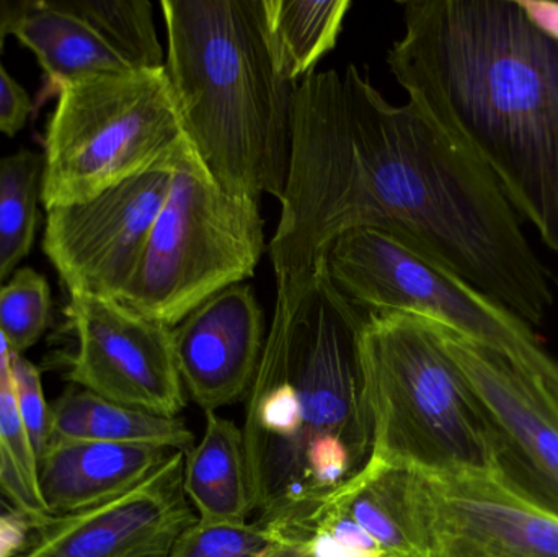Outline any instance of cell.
Here are the masks:
<instances>
[{"label":"cell","instance_id":"cell-1","mask_svg":"<svg viewBox=\"0 0 558 557\" xmlns=\"http://www.w3.org/2000/svg\"><path fill=\"white\" fill-rule=\"evenodd\" d=\"M267 245L278 288L294 287L353 229L405 242L541 326L554 275L487 169L413 104L392 105L353 64L295 85L291 156Z\"/></svg>","mask_w":558,"mask_h":557},{"label":"cell","instance_id":"cell-2","mask_svg":"<svg viewBox=\"0 0 558 557\" xmlns=\"http://www.w3.org/2000/svg\"><path fill=\"white\" fill-rule=\"evenodd\" d=\"M387 64L558 254V45L518 0H407Z\"/></svg>","mask_w":558,"mask_h":557},{"label":"cell","instance_id":"cell-3","mask_svg":"<svg viewBox=\"0 0 558 557\" xmlns=\"http://www.w3.org/2000/svg\"><path fill=\"white\" fill-rule=\"evenodd\" d=\"M363 320L325 257L301 283L277 288L242 427L254 512L265 525L298 523L369 461Z\"/></svg>","mask_w":558,"mask_h":557},{"label":"cell","instance_id":"cell-4","mask_svg":"<svg viewBox=\"0 0 558 557\" xmlns=\"http://www.w3.org/2000/svg\"><path fill=\"white\" fill-rule=\"evenodd\" d=\"M166 72L190 146L232 196L279 202L295 85L279 75L265 0H162Z\"/></svg>","mask_w":558,"mask_h":557},{"label":"cell","instance_id":"cell-5","mask_svg":"<svg viewBox=\"0 0 558 557\" xmlns=\"http://www.w3.org/2000/svg\"><path fill=\"white\" fill-rule=\"evenodd\" d=\"M360 359L371 458L428 474H492L487 415L439 326L366 313Z\"/></svg>","mask_w":558,"mask_h":557},{"label":"cell","instance_id":"cell-6","mask_svg":"<svg viewBox=\"0 0 558 557\" xmlns=\"http://www.w3.org/2000/svg\"><path fill=\"white\" fill-rule=\"evenodd\" d=\"M192 150L166 68L69 82L45 136L46 211L85 202L124 180L175 169Z\"/></svg>","mask_w":558,"mask_h":557},{"label":"cell","instance_id":"cell-7","mask_svg":"<svg viewBox=\"0 0 558 557\" xmlns=\"http://www.w3.org/2000/svg\"><path fill=\"white\" fill-rule=\"evenodd\" d=\"M265 252L260 203L229 195L189 150L121 301L175 327L219 291L254 277Z\"/></svg>","mask_w":558,"mask_h":557},{"label":"cell","instance_id":"cell-8","mask_svg":"<svg viewBox=\"0 0 558 557\" xmlns=\"http://www.w3.org/2000/svg\"><path fill=\"white\" fill-rule=\"evenodd\" d=\"M335 287L357 310L420 317L497 350L544 386L558 405V360L526 320L400 239L353 229L325 255Z\"/></svg>","mask_w":558,"mask_h":557},{"label":"cell","instance_id":"cell-9","mask_svg":"<svg viewBox=\"0 0 558 557\" xmlns=\"http://www.w3.org/2000/svg\"><path fill=\"white\" fill-rule=\"evenodd\" d=\"M438 326V324H436ZM487 415L492 474L558 519V405L536 379L490 347L439 326Z\"/></svg>","mask_w":558,"mask_h":557},{"label":"cell","instance_id":"cell-10","mask_svg":"<svg viewBox=\"0 0 558 557\" xmlns=\"http://www.w3.org/2000/svg\"><path fill=\"white\" fill-rule=\"evenodd\" d=\"M77 350L68 379L126 408L179 417L186 392L177 370L173 327L120 300L69 294Z\"/></svg>","mask_w":558,"mask_h":557},{"label":"cell","instance_id":"cell-11","mask_svg":"<svg viewBox=\"0 0 558 557\" xmlns=\"http://www.w3.org/2000/svg\"><path fill=\"white\" fill-rule=\"evenodd\" d=\"M172 177L169 167L150 170L85 202L48 209L43 251L69 294L123 300Z\"/></svg>","mask_w":558,"mask_h":557},{"label":"cell","instance_id":"cell-12","mask_svg":"<svg viewBox=\"0 0 558 557\" xmlns=\"http://www.w3.org/2000/svg\"><path fill=\"white\" fill-rule=\"evenodd\" d=\"M429 557H558V519L490 473L418 471Z\"/></svg>","mask_w":558,"mask_h":557},{"label":"cell","instance_id":"cell-13","mask_svg":"<svg viewBox=\"0 0 558 557\" xmlns=\"http://www.w3.org/2000/svg\"><path fill=\"white\" fill-rule=\"evenodd\" d=\"M198 517L183 489V453L136 489L94 509L49 517L16 557H150L169 555Z\"/></svg>","mask_w":558,"mask_h":557},{"label":"cell","instance_id":"cell-14","mask_svg":"<svg viewBox=\"0 0 558 557\" xmlns=\"http://www.w3.org/2000/svg\"><path fill=\"white\" fill-rule=\"evenodd\" d=\"M265 342L264 310L251 284H232L199 304L173 327L186 396L205 414L247 398Z\"/></svg>","mask_w":558,"mask_h":557},{"label":"cell","instance_id":"cell-15","mask_svg":"<svg viewBox=\"0 0 558 557\" xmlns=\"http://www.w3.org/2000/svg\"><path fill=\"white\" fill-rule=\"evenodd\" d=\"M173 453L154 445L52 437L38 460L39 496L52 517L94 509L136 489Z\"/></svg>","mask_w":558,"mask_h":557},{"label":"cell","instance_id":"cell-16","mask_svg":"<svg viewBox=\"0 0 558 557\" xmlns=\"http://www.w3.org/2000/svg\"><path fill=\"white\" fill-rule=\"evenodd\" d=\"M13 36L36 56L54 94L77 78L134 71L108 36L97 0H29Z\"/></svg>","mask_w":558,"mask_h":557},{"label":"cell","instance_id":"cell-17","mask_svg":"<svg viewBox=\"0 0 558 557\" xmlns=\"http://www.w3.org/2000/svg\"><path fill=\"white\" fill-rule=\"evenodd\" d=\"M328 497L390 557H429L418 471L369 458Z\"/></svg>","mask_w":558,"mask_h":557},{"label":"cell","instance_id":"cell-18","mask_svg":"<svg viewBox=\"0 0 558 557\" xmlns=\"http://www.w3.org/2000/svg\"><path fill=\"white\" fill-rule=\"evenodd\" d=\"M183 489L198 519L247 522L254 512L244 432L206 412L202 440L183 455Z\"/></svg>","mask_w":558,"mask_h":557},{"label":"cell","instance_id":"cell-19","mask_svg":"<svg viewBox=\"0 0 558 557\" xmlns=\"http://www.w3.org/2000/svg\"><path fill=\"white\" fill-rule=\"evenodd\" d=\"M51 409L54 437L154 445L183 455L195 447L183 419L126 408L78 386H71Z\"/></svg>","mask_w":558,"mask_h":557},{"label":"cell","instance_id":"cell-20","mask_svg":"<svg viewBox=\"0 0 558 557\" xmlns=\"http://www.w3.org/2000/svg\"><path fill=\"white\" fill-rule=\"evenodd\" d=\"M351 0H265L271 56L289 84L314 72L337 45Z\"/></svg>","mask_w":558,"mask_h":557},{"label":"cell","instance_id":"cell-21","mask_svg":"<svg viewBox=\"0 0 558 557\" xmlns=\"http://www.w3.org/2000/svg\"><path fill=\"white\" fill-rule=\"evenodd\" d=\"M45 156L19 150L0 159V284L29 254L38 228Z\"/></svg>","mask_w":558,"mask_h":557},{"label":"cell","instance_id":"cell-22","mask_svg":"<svg viewBox=\"0 0 558 557\" xmlns=\"http://www.w3.org/2000/svg\"><path fill=\"white\" fill-rule=\"evenodd\" d=\"M0 445L7 464L0 493L26 516L52 517L39 496L38 460L16 405L12 370L0 372Z\"/></svg>","mask_w":558,"mask_h":557},{"label":"cell","instance_id":"cell-23","mask_svg":"<svg viewBox=\"0 0 558 557\" xmlns=\"http://www.w3.org/2000/svg\"><path fill=\"white\" fill-rule=\"evenodd\" d=\"M275 530L305 557H390L331 497L298 523Z\"/></svg>","mask_w":558,"mask_h":557},{"label":"cell","instance_id":"cell-24","mask_svg":"<svg viewBox=\"0 0 558 557\" xmlns=\"http://www.w3.org/2000/svg\"><path fill=\"white\" fill-rule=\"evenodd\" d=\"M291 552L284 536L265 523L196 519L180 533L169 557H286Z\"/></svg>","mask_w":558,"mask_h":557},{"label":"cell","instance_id":"cell-25","mask_svg":"<svg viewBox=\"0 0 558 557\" xmlns=\"http://www.w3.org/2000/svg\"><path fill=\"white\" fill-rule=\"evenodd\" d=\"M51 319V291L48 281L33 268L15 270L9 283L0 287V330L13 353L32 349Z\"/></svg>","mask_w":558,"mask_h":557},{"label":"cell","instance_id":"cell-26","mask_svg":"<svg viewBox=\"0 0 558 557\" xmlns=\"http://www.w3.org/2000/svg\"><path fill=\"white\" fill-rule=\"evenodd\" d=\"M12 372L16 405H19L36 460H39L54 437L52 409L46 402L41 373L29 360L19 353H13Z\"/></svg>","mask_w":558,"mask_h":557},{"label":"cell","instance_id":"cell-27","mask_svg":"<svg viewBox=\"0 0 558 557\" xmlns=\"http://www.w3.org/2000/svg\"><path fill=\"white\" fill-rule=\"evenodd\" d=\"M32 108V100L25 88L5 71L0 61V133L10 137L16 136L25 128Z\"/></svg>","mask_w":558,"mask_h":557},{"label":"cell","instance_id":"cell-28","mask_svg":"<svg viewBox=\"0 0 558 557\" xmlns=\"http://www.w3.org/2000/svg\"><path fill=\"white\" fill-rule=\"evenodd\" d=\"M46 520L23 512L0 516V557L19 556L28 545L35 530Z\"/></svg>","mask_w":558,"mask_h":557},{"label":"cell","instance_id":"cell-29","mask_svg":"<svg viewBox=\"0 0 558 557\" xmlns=\"http://www.w3.org/2000/svg\"><path fill=\"white\" fill-rule=\"evenodd\" d=\"M527 20L558 45V2L553 0H518Z\"/></svg>","mask_w":558,"mask_h":557},{"label":"cell","instance_id":"cell-30","mask_svg":"<svg viewBox=\"0 0 558 557\" xmlns=\"http://www.w3.org/2000/svg\"><path fill=\"white\" fill-rule=\"evenodd\" d=\"M28 5L29 0H0V49H3L7 36L15 32Z\"/></svg>","mask_w":558,"mask_h":557},{"label":"cell","instance_id":"cell-31","mask_svg":"<svg viewBox=\"0 0 558 557\" xmlns=\"http://www.w3.org/2000/svg\"><path fill=\"white\" fill-rule=\"evenodd\" d=\"M20 512L19 509L13 507V504L0 493V516H5V513Z\"/></svg>","mask_w":558,"mask_h":557},{"label":"cell","instance_id":"cell-32","mask_svg":"<svg viewBox=\"0 0 558 557\" xmlns=\"http://www.w3.org/2000/svg\"><path fill=\"white\" fill-rule=\"evenodd\" d=\"M5 457H3L2 445H0V486H2L3 477H5Z\"/></svg>","mask_w":558,"mask_h":557},{"label":"cell","instance_id":"cell-33","mask_svg":"<svg viewBox=\"0 0 558 557\" xmlns=\"http://www.w3.org/2000/svg\"><path fill=\"white\" fill-rule=\"evenodd\" d=\"M286 557H305V556H302L301 553L294 552V549H292V552L289 553V555Z\"/></svg>","mask_w":558,"mask_h":557},{"label":"cell","instance_id":"cell-34","mask_svg":"<svg viewBox=\"0 0 558 557\" xmlns=\"http://www.w3.org/2000/svg\"><path fill=\"white\" fill-rule=\"evenodd\" d=\"M150 557H169V555H159V556H150Z\"/></svg>","mask_w":558,"mask_h":557}]
</instances>
